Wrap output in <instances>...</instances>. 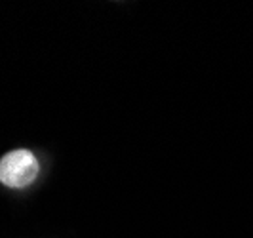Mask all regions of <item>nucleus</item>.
I'll return each instance as SVG.
<instances>
[{
  "label": "nucleus",
  "mask_w": 253,
  "mask_h": 238,
  "mask_svg": "<svg viewBox=\"0 0 253 238\" xmlns=\"http://www.w3.org/2000/svg\"><path fill=\"white\" fill-rule=\"evenodd\" d=\"M38 174V162L29 150H12L0 158V181L12 189L31 185Z\"/></svg>",
  "instance_id": "f257e3e1"
}]
</instances>
